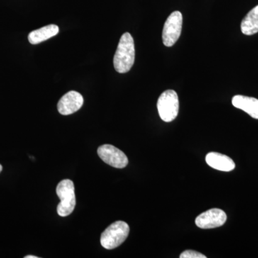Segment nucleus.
I'll return each mask as SVG.
<instances>
[{"label":"nucleus","instance_id":"f257e3e1","mask_svg":"<svg viewBox=\"0 0 258 258\" xmlns=\"http://www.w3.org/2000/svg\"><path fill=\"white\" fill-rule=\"evenodd\" d=\"M135 60V46L133 37L125 32L120 37L118 47L113 57V66L119 74L128 72Z\"/></svg>","mask_w":258,"mask_h":258},{"label":"nucleus","instance_id":"f03ea898","mask_svg":"<svg viewBox=\"0 0 258 258\" xmlns=\"http://www.w3.org/2000/svg\"><path fill=\"white\" fill-rule=\"evenodd\" d=\"M129 231L130 229L126 222L123 221L113 222L101 234V245L107 249L116 248L126 240Z\"/></svg>","mask_w":258,"mask_h":258},{"label":"nucleus","instance_id":"7ed1b4c3","mask_svg":"<svg viewBox=\"0 0 258 258\" xmlns=\"http://www.w3.org/2000/svg\"><path fill=\"white\" fill-rule=\"evenodd\" d=\"M56 193L60 200L57 214L60 217L69 216L74 212L76 204L74 182L70 179L62 180L56 187Z\"/></svg>","mask_w":258,"mask_h":258},{"label":"nucleus","instance_id":"20e7f679","mask_svg":"<svg viewBox=\"0 0 258 258\" xmlns=\"http://www.w3.org/2000/svg\"><path fill=\"white\" fill-rule=\"evenodd\" d=\"M179 103L177 93L173 90H167L159 96L157 109L161 120L171 122L179 113Z\"/></svg>","mask_w":258,"mask_h":258},{"label":"nucleus","instance_id":"39448f33","mask_svg":"<svg viewBox=\"0 0 258 258\" xmlns=\"http://www.w3.org/2000/svg\"><path fill=\"white\" fill-rule=\"evenodd\" d=\"M182 15L179 11L171 13L167 18L162 32L163 43L166 47H171L179 38L182 29Z\"/></svg>","mask_w":258,"mask_h":258},{"label":"nucleus","instance_id":"423d86ee","mask_svg":"<svg viewBox=\"0 0 258 258\" xmlns=\"http://www.w3.org/2000/svg\"><path fill=\"white\" fill-rule=\"evenodd\" d=\"M98 154L105 163L117 169H123L128 165V158L124 153L109 144L98 148Z\"/></svg>","mask_w":258,"mask_h":258},{"label":"nucleus","instance_id":"0eeeda50","mask_svg":"<svg viewBox=\"0 0 258 258\" xmlns=\"http://www.w3.org/2000/svg\"><path fill=\"white\" fill-rule=\"evenodd\" d=\"M227 220V215L220 209L214 208L203 212L195 220L197 226L202 229L221 227Z\"/></svg>","mask_w":258,"mask_h":258},{"label":"nucleus","instance_id":"6e6552de","mask_svg":"<svg viewBox=\"0 0 258 258\" xmlns=\"http://www.w3.org/2000/svg\"><path fill=\"white\" fill-rule=\"evenodd\" d=\"M83 104V98L81 93L72 91L66 93L57 103V109L60 114H73L79 111Z\"/></svg>","mask_w":258,"mask_h":258},{"label":"nucleus","instance_id":"1a4fd4ad","mask_svg":"<svg viewBox=\"0 0 258 258\" xmlns=\"http://www.w3.org/2000/svg\"><path fill=\"white\" fill-rule=\"evenodd\" d=\"M205 160L209 166L217 170L230 171L235 168V162L231 158L220 153H209Z\"/></svg>","mask_w":258,"mask_h":258},{"label":"nucleus","instance_id":"9d476101","mask_svg":"<svg viewBox=\"0 0 258 258\" xmlns=\"http://www.w3.org/2000/svg\"><path fill=\"white\" fill-rule=\"evenodd\" d=\"M232 103L235 108L246 112L252 118L258 119V99L257 98L237 95L232 98Z\"/></svg>","mask_w":258,"mask_h":258},{"label":"nucleus","instance_id":"9b49d317","mask_svg":"<svg viewBox=\"0 0 258 258\" xmlns=\"http://www.w3.org/2000/svg\"><path fill=\"white\" fill-rule=\"evenodd\" d=\"M59 32V28L55 25H49L43 28L34 30L28 35V40L32 45H37L55 36Z\"/></svg>","mask_w":258,"mask_h":258},{"label":"nucleus","instance_id":"f8f14e48","mask_svg":"<svg viewBox=\"0 0 258 258\" xmlns=\"http://www.w3.org/2000/svg\"><path fill=\"white\" fill-rule=\"evenodd\" d=\"M240 27L244 35H252L258 32V5L244 17Z\"/></svg>","mask_w":258,"mask_h":258},{"label":"nucleus","instance_id":"ddd939ff","mask_svg":"<svg viewBox=\"0 0 258 258\" xmlns=\"http://www.w3.org/2000/svg\"><path fill=\"white\" fill-rule=\"evenodd\" d=\"M180 258H206V256L194 250H186L180 254Z\"/></svg>","mask_w":258,"mask_h":258},{"label":"nucleus","instance_id":"4468645a","mask_svg":"<svg viewBox=\"0 0 258 258\" xmlns=\"http://www.w3.org/2000/svg\"><path fill=\"white\" fill-rule=\"evenodd\" d=\"M25 258H38V257H36V256L34 255H27L25 256Z\"/></svg>","mask_w":258,"mask_h":258},{"label":"nucleus","instance_id":"2eb2a0df","mask_svg":"<svg viewBox=\"0 0 258 258\" xmlns=\"http://www.w3.org/2000/svg\"><path fill=\"white\" fill-rule=\"evenodd\" d=\"M2 170H3V166L0 164V172H1Z\"/></svg>","mask_w":258,"mask_h":258}]
</instances>
